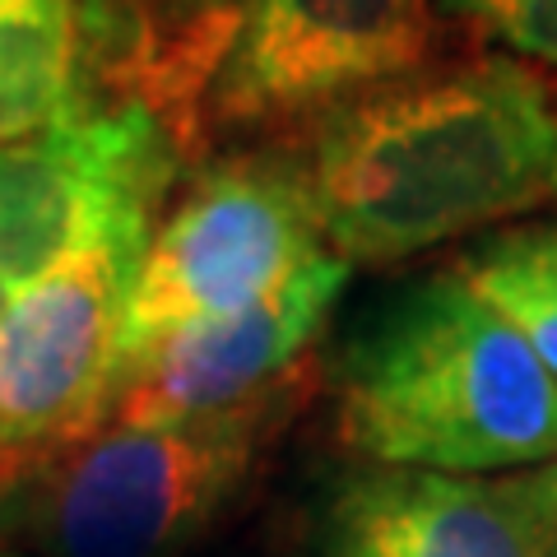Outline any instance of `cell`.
<instances>
[{"label": "cell", "instance_id": "6da1fadb", "mask_svg": "<svg viewBox=\"0 0 557 557\" xmlns=\"http://www.w3.org/2000/svg\"><path fill=\"white\" fill-rule=\"evenodd\" d=\"M325 247L399 265L557 200V84L502 51L437 57L284 145Z\"/></svg>", "mask_w": 557, "mask_h": 557}, {"label": "cell", "instance_id": "7a4b0ae2", "mask_svg": "<svg viewBox=\"0 0 557 557\" xmlns=\"http://www.w3.org/2000/svg\"><path fill=\"white\" fill-rule=\"evenodd\" d=\"M339 442L376 469L520 474L557 460V381L456 270L395 288L339 368Z\"/></svg>", "mask_w": 557, "mask_h": 557}, {"label": "cell", "instance_id": "3957f363", "mask_svg": "<svg viewBox=\"0 0 557 557\" xmlns=\"http://www.w3.org/2000/svg\"><path fill=\"white\" fill-rule=\"evenodd\" d=\"M311 376L205 423L121 428L84 442L20 479V516L47 557H177L247 493L270 442L302 409Z\"/></svg>", "mask_w": 557, "mask_h": 557}, {"label": "cell", "instance_id": "277c9868", "mask_svg": "<svg viewBox=\"0 0 557 557\" xmlns=\"http://www.w3.org/2000/svg\"><path fill=\"white\" fill-rule=\"evenodd\" d=\"M330 251L284 145L205 159L153 223L126 307V358L251 307ZM126 368V362H121Z\"/></svg>", "mask_w": 557, "mask_h": 557}, {"label": "cell", "instance_id": "5b68a950", "mask_svg": "<svg viewBox=\"0 0 557 557\" xmlns=\"http://www.w3.org/2000/svg\"><path fill=\"white\" fill-rule=\"evenodd\" d=\"M442 38V0H242L209 94V145H288L325 112L432 65Z\"/></svg>", "mask_w": 557, "mask_h": 557}, {"label": "cell", "instance_id": "8992f818", "mask_svg": "<svg viewBox=\"0 0 557 557\" xmlns=\"http://www.w3.org/2000/svg\"><path fill=\"white\" fill-rule=\"evenodd\" d=\"M177 145L135 108H79L0 149V274L28 288L65 256L112 247L145 260L177 182Z\"/></svg>", "mask_w": 557, "mask_h": 557}, {"label": "cell", "instance_id": "52a82bcc", "mask_svg": "<svg viewBox=\"0 0 557 557\" xmlns=\"http://www.w3.org/2000/svg\"><path fill=\"white\" fill-rule=\"evenodd\" d=\"M135 270V256L89 247L20 288L0 321V487L108 423Z\"/></svg>", "mask_w": 557, "mask_h": 557}, {"label": "cell", "instance_id": "ba28073f", "mask_svg": "<svg viewBox=\"0 0 557 557\" xmlns=\"http://www.w3.org/2000/svg\"><path fill=\"white\" fill-rule=\"evenodd\" d=\"M348 260L335 251L311 256L270 298L219 321L172 330L159 344L126 358L108 423L177 428L205 423L288 386L307 372L311 348L348 284Z\"/></svg>", "mask_w": 557, "mask_h": 557}, {"label": "cell", "instance_id": "9c48e42d", "mask_svg": "<svg viewBox=\"0 0 557 557\" xmlns=\"http://www.w3.org/2000/svg\"><path fill=\"white\" fill-rule=\"evenodd\" d=\"M321 557H557L553 474L372 465L330 502Z\"/></svg>", "mask_w": 557, "mask_h": 557}, {"label": "cell", "instance_id": "30bf717a", "mask_svg": "<svg viewBox=\"0 0 557 557\" xmlns=\"http://www.w3.org/2000/svg\"><path fill=\"white\" fill-rule=\"evenodd\" d=\"M450 270L534 348L557 381V214L474 237Z\"/></svg>", "mask_w": 557, "mask_h": 557}, {"label": "cell", "instance_id": "8fae6325", "mask_svg": "<svg viewBox=\"0 0 557 557\" xmlns=\"http://www.w3.org/2000/svg\"><path fill=\"white\" fill-rule=\"evenodd\" d=\"M442 10L502 57L557 75V0H442Z\"/></svg>", "mask_w": 557, "mask_h": 557}, {"label": "cell", "instance_id": "7c38bea8", "mask_svg": "<svg viewBox=\"0 0 557 557\" xmlns=\"http://www.w3.org/2000/svg\"><path fill=\"white\" fill-rule=\"evenodd\" d=\"M51 33H70L65 0H0V65H10Z\"/></svg>", "mask_w": 557, "mask_h": 557}, {"label": "cell", "instance_id": "4fadbf2b", "mask_svg": "<svg viewBox=\"0 0 557 557\" xmlns=\"http://www.w3.org/2000/svg\"><path fill=\"white\" fill-rule=\"evenodd\" d=\"M14 298H20V288H14V284H10V278H5V274H0V321H5V317H10V307H14Z\"/></svg>", "mask_w": 557, "mask_h": 557}, {"label": "cell", "instance_id": "5bb4252c", "mask_svg": "<svg viewBox=\"0 0 557 557\" xmlns=\"http://www.w3.org/2000/svg\"><path fill=\"white\" fill-rule=\"evenodd\" d=\"M65 5H70V14H75V10H89V5H98V0H65Z\"/></svg>", "mask_w": 557, "mask_h": 557}, {"label": "cell", "instance_id": "9a60e30c", "mask_svg": "<svg viewBox=\"0 0 557 557\" xmlns=\"http://www.w3.org/2000/svg\"><path fill=\"white\" fill-rule=\"evenodd\" d=\"M548 474H553V502H557V460L548 465Z\"/></svg>", "mask_w": 557, "mask_h": 557}, {"label": "cell", "instance_id": "2e32d148", "mask_svg": "<svg viewBox=\"0 0 557 557\" xmlns=\"http://www.w3.org/2000/svg\"><path fill=\"white\" fill-rule=\"evenodd\" d=\"M5 493H10V487H0V520H5Z\"/></svg>", "mask_w": 557, "mask_h": 557}, {"label": "cell", "instance_id": "e0dca14e", "mask_svg": "<svg viewBox=\"0 0 557 557\" xmlns=\"http://www.w3.org/2000/svg\"><path fill=\"white\" fill-rule=\"evenodd\" d=\"M0 557H24V553H14V548H0Z\"/></svg>", "mask_w": 557, "mask_h": 557}]
</instances>
